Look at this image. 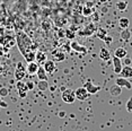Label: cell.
<instances>
[{
	"instance_id": "52a82bcc",
	"label": "cell",
	"mask_w": 132,
	"mask_h": 131,
	"mask_svg": "<svg viewBox=\"0 0 132 131\" xmlns=\"http://www.w3.org/2000/svg\"><path fill=\"white\" fill-rule=\"evenodd\" d=\"M112 61H113V70H114V72L120 75L121 71H122V68H123V62L121 61V59L116 58V56H113Z\"/></svg>"
},
{
	"instance_id": "d6986e66",
	"label": "cell",
	"mask_w": 132,
	"mask_h": 131,
	"mask_svg": "<svg viewBox=\"0 0 132 131\" xmlns=\"http://www.w3.org/2000/svg\"><path fill=\"white\" fill-rule=\"evenodd\" d=\"M36 75H37L38 80H47V79H49V77H47V73H46L45 69L43 68V66H42V67H38Z\"/></svg>"
},
{
	"instance_id": "d590c367",
	"label": "cell",
	"mask_w": 132,
	"mask_h": 131,
	"mask_svg": "<svg viewBox=\"0 0 132 131\" xmlns=\"http://www.w3.org/2000/svg\"><path fill=\"white\" fill-rule=\"evenodd\" d=\"M103 1H104V0H103Z\"/></svg>"
},
{
	"instance_id": "ffe728a7",
	"label": "cell",
	"mask_w": 132,
	"mask_h": 131,
	"mask_svg": "<svg viewBox=\"0 0 132 131\" xmlns=\"http://www.w3.org/2000/svg\"><path fill=\"white\" fill-rule=\"evenodd\" d=\"M119 26L120 28L122 29H127L129 28V26H130V20L127 17H121V18L119 19Z\"/></svg>"
},
{
	"instance_id": "2e32d148",
	"label": "cell",
	"mask_w": 132,
	"mask_h": 131,
	"mask_svg": "<svg viewBox=\"0 0 132 131\" xmlns=\"http://www.w3.org/2000/svg\"><path fill=\"white\" fill-rule=\"evenodd\" d=\"M100 58L103 61H109L111 59V53H110V51L106 49V47H104V46L101 47V50H100Z\"/></svg>"
},
{
	"instance_id": "83f0119b",
	"label": "cell",
	"mask_w": 132,
	"mask_h": 131,
	"mask_svg": "<svg viewBox=\"0 0 132 131\" xmlns=\"http://www.w3.org/2000/svg\"><path fill=\"white\" fill-rule=\"evenodd\" d=\"M26 86H27L28 91H32V89H34V87H35V85H34V83L33 81H27L26 83Z\"/></svg>"
},
{
	"instance_id": "8fae6325",
	"label": "cell",
	"mask_w": 132,
	"mask_h": 131,
	"mask_svg": "<svg viewBox=\"0 0 132 131\" xmlns=\"http://www.w3.org/2000/svg\"><path fill=\"white\" fill-rule=\"evenodd\" d=\"M46 53L43 52V51H36V53H35V62H36L37 64H42L43 66V63L46 61Z\"/></svg>"
},
{
	"instance_id": "ba28073f",
	"label": "cell",
	"mask_w": 132,
	"mask_h": 131,
	"mask_svg": "<svg viewBox=\"0 0 132 131\" xmlns=\"http://www.w3.org/2000/svg\"><path fill=\"white\" fill-rule=\"evenodd\" d=\"M84 87H85V88L87 89V92H88V93L90 94V95L97 94L98 92L101 91V87H100V86H96V85H94L92 81H89V80L86 83L85 85H84Z\"/></svg>"
},
{
	"instance_id": "6da1fadb",
	"label": "cell",
	"mask_w": 132,
	"mask_h": 131,
	"mask_svg": "<svg viewBox=\"0 0 132 131\" xmlns=\"http://www.w3.org/2000/svg\"><path fill=\"white\" fill-rule=\"evenodd\" d=\"M61 100L67 104H73L75 101H76L75 91H72V89H64L61 94Z\"/></svg>"
},
{
	"instance_id": "4dcf8cb0",
	"label": "cell",
	"mask_w": 132,
	"mask_h": 131,
	"mask_svg": "<svg viewBox=\"0 0 132 131\" xmlns=\"http://www.w3.org/2000/svg\"><path fill=\"white\" fill-rule=\"evenodd\" d=\"M131 59L130 58H128V56H125V58H124V64L125 66H131Z\"/></svg>"
},
{
	"instance_id": "e0dca14e",
	"label": "cell",
	"mask_w": 132,
	"mask_h": 131,
	"mask_svg": "<svg viewBox=\"0 0 132 131\" xmlns=\"http://www.w3.org/2000/svg\"><path fill=\"white\" fill-rule=\"evenodd\" d=\"M110 94L112 95V96L116 97V96H120V95L122 94V88L120 87V86H118L116 84L112 85L110 87Z\"/></svg>"
},
{
	"instance_id": "7402d4cb",
	"label": "cell",
	"mask_w": 132,
	"mask_h": 131,
	"mask_svg": "<svg viewBox=\"0 0 132 131\" xmlns=\"http://www.w3.org/2000/svg\"><path fill=\"white\" fill-rule=\"evenodd\" d=\"M127 8H128V2L124 1V0H121V1L116 2V9L118 10L124 11V10H127Z\"/></svg>"
},
{
	"instance_id": "cb8c5ba5",
	"label": "cell",
	"mask_w": 132,
	"mask_h": 131,
	"mask_svg": "<svg viewBox=\"0 0 132 131\" xmlns=\"http://www.w3.org/2000/svg\"><path fill=\"white\" fill-rule=\"evenodd\" d=\"M93 13H94V10L92 9V8H89V7H84L82 8V15L84 16H86V17H88V16H92Z\"/></svg>"
},
{
	"instance_id": "5b68a950",
	"label": "cell",
	"mask_w": 132,
	"mask_h": 131,
	"mask_svg": "<svg viewBox=\"0 0 132 131\" xmlns=\"http://www.w3.org/2000/svg\"><path fill=\"white\" fill-rule=\"evenodd\" d=\"M95 32H97V27L94 23H90L84 28V31H80V35H84V36H89V35H93Z\"/></svg>"
},
{
	"instance_id": "5bb4252c",
	"label": "cell",
	"mask_w": 132,
	"mask_h": 131,
	"mask_svg": "<svg viewBox=\"0 0 132 131\" xmlns=\"http://www.w3.org/2000/svg\"><path fill=\"white\" fill-rule=\"evenodd\" d=\"M120 77H123V78H132V67L131 66H125V67L122 68V71L120 73Z\"/></svg>"
},
{
	"instance_id": "e575fe53",
	"label": "cell",
	"mask_w": 132,
	"mask_h": 131,
	"mask_svg": "<svg viewBox=\"0 0 132 131\" xmlns=\"http://www.w3.org/2000/svg\"><path fill=\"white\" fill-rule=\"evenodd\" d=\"M62 35H63V36H64V35H65V34H64V32L60 31V32H59V36H62Z\"/></svg>"
},
{
	"instance_id": "8992f818",
	"label": "cell",
	"mask_w": 132,
	"mask_h": 131,
	"mask_svg": "<svg viewBox=\"0 0 132 131\" xmlns=\"http://www.w3.org/2000/svg\"><path fill=\"white\" fill-rule=\"evenodd\" d=\"M70 47L73 50V51H76L78 53H81V54H86L87 53V47L84 46V45H80L77 41H71Z\"/></svg>"
},
{
	"instance_id": "7a4b0ae2",
	"label": "cell",
	"mask_w": 132,
	"mask_h": 131,
	"mask_svg": "<svg viewBox=\"0 0 132 131\" xmlns=\"http://www.w3.org/2000/svg\"><path fill=\"white\" fill-rule=\"evenodd\" d=\"M26 72H27V71H26V67L22 63V62H18L16 66V69H15V73H14L15 79H16L17 81L23 80L26 76Z\"/></svg>"
},
{
	"instance_id": "44dd1931",
	"label": "cell",
	"mask_w": 132,
	"mask_h": 131,
	"mask_svg": "<svg viewBox=\"0 0 132 131\" xmlns=\"http://www.w3.org/2000/svg\"><path fill=\"white\" fill-rule=\"evenodd\" d=\"M37 88L40 89L41 92H45L46 89L49 88V83H47V80H38Z\"/></svg>"
},
{
	"instance_id": "484cf974",
	"label": "cell",
	"mask_w": 132,
	"mask_h": 131,
	"mask_svg": "<svg viewBox=\"0 0 132 131\" xmlns=\"http://www.w3.org/2000/svg\"><path fill=\"white\" fill-rule=\"evenodd\" d=\"M125 109H127L128 112H132V97H130L128 100L127 104H125Z\"/></svg>"
},
{
	"instance_id": "9c48e42d",
	"label": "cell",
	"mask_w": 132,
	"mask_h": 131,
	"mask_svg": "<svg viewBox=\"0 0 132 131\" xmlns=\"http://www.w3.org/2000/svg\"><path fill=\"white\" fill-rule=\"evenodd\" d=\"M115 84L118 85V86H120L121 88H123V87L128 88V89H131L132 88V84L129 81V79L123 78V77H118L116 80H115Z\"/></svg>"
},
{
	"instance_id": "4316f807",
	"label": "cell",
	"mask_w": 132,
	"mask_h": 131,
	"mask_svg": "<svg viewBox=\"0 0 132 131\" xmlns=\"http://www.w3.org/2000/svg\"><path fill=\"white\" fill-rule=\"evenodd\" d=\"M103 41H104V42L106 43V44H111V43L113 42V37L110 36V35H106V36L103 38Z\"/></svg>"
},
{
	"instance_id": "4fadbf2b",
	"label": "cell",
	"mask_w": 132,
	"mask_h": 131,
	"mask_svg": "<svg viewBox=\"0 0 132 131\" xmlns=\"http://www.w3.org/2000/svg\"><path fill=\"white\" fill-rule=\"evenodd\" d=\"M38 67H40V64H37L35 61L28 62L27 67H26V71H27V73H29V75H34V73L37 72Z\"/></svg>"
},
{
	"instance_id": "836d02e7",
	"label": "cell",
	"mask_w": 132,
	"mask_h": 131,
	"mask_svg": "<svg viewBox=\"0 0 132 131\" xmlns=\"http://www.w3.org/2000/svg\"><path fill=\"white\" fill-rule=\"evenodd\" d=\"M2 71H4V66L2 64H0V75L2 73Z\"/></svg>"
},
{
	"instance_id": "f1b7e54d",
	"label": "cell",
	"mask_w": 132,
	"mask_h": 131,
	"mask_svg": "<svg viewBox=\"0 0 132 131\" xmlns=\"http://www.w3.org/2000/svg\"><path fill=\"white\" fill-rule=\"evenodd\" d=\"M0 106H1V108H4V109H7L8 108V104L6 103L4 100H2L1 96H0Z\"/></svg>"
},
{
	"instance_id": "f546056e",
	"label": "cell",
	"mask_w": 132,
	"mask_h": 131,
	"mask_svg": "<svg viewBox=\"0 0 132 131\" xmlns=\"http://www.w3.org/2000/svg\"><path fill=\"white\" fill-rule=\"evenodd\" d=\"M65 36H67V38H70V40H71V38L75 37V33H73V32L71 33V32L67 31V33H65Z\"/></svg>"
},
{
	"instance_id": "8d00e7d4",
	"label": "cell",
	"mask_w": 132,
	"mask_h": 131,
	"mask_svg": "<svg viewBox=\"0 0 132 131\" xmlns=\"http://www.w3.org/2000/svg\"><path fill=\"white\" fill-rule=\"evenodd\" d=\"M131 38H132V37H131Z\"/></svg>"
},
{
	"instance_id": "30bf717a",
	"label": "cell",
	"mask_w": 132,
	"mask_h": 131,
	"mask_svg": "<svg viewBox=\"0 0 132 131\" xmlns=\"http://www.w3.org/2000/svg\"><path fill=\"white\" fill-rule=\"evenodd\" d=\"M52 58L54 62H61L65 60V53L63 51H61V50H54L52 52Z\"/></svg>"
},
{
	"instance_id": "277c9868",
	"label": "cell",
	"mask_w": 132,
	"mask_h": 131,
	"mask_svg": "<svg viewBox=\"0 0 132 131\" xmlns=\"http://www.w3.org/2000/svg\"><path fill=\"white\" fill-rule=\"evenodd\" d=\"M16 88H17V92H18V96L20 98H25L26 96H27L28 88H27V86H26V83H24L23 80L17 81L16 83Z\"/></svg>"
},
{
	"instance_id": "9a60e30c",
	"label": "cell",
	"mask_w": 132,
	"mask_h": 131,
	"mask_svg": "<svg viewBox=\"0 0 132 131\" xmlns=\"http://www.w3.org/2000/svg\"><path fill=\"white\" fill-rule=\"evenodd\" d=\"M128 55V51L124 49V47H116L115 49V51H114V56H116V58H119V59H124L125 56Z\"/></svg>"
},
{
	"instance_id": "1f68e13d",
	"label": "cell",
	"mask_w": 132,
	"mask_h": 131,
	"mask_svg": "<svg viewBox=\"0 0 132 131\" xmlns=\"http://www.w3.org/2000/svg\"><path fill=\"white\" fill-rule=\"evenodd\" d=\"M93 6H94V2H93V1H88V4H87V7L90 8V7H93Z\"/></svg>"
},
{
	"instance_id": "3957f363",
	"label": "cell",
	"mask_w": 132,
	"mask_h": 131,
	"mask_svg": "<svg viewBox=\"0 0 132 131\" xmlns=\"http://www.w3.org/2000/svg\"><path fill=\"white\" fill-rule=\"evenodd\" d=\"M75 95H76V100H79V101H86L88 100L89 96H90V94L87 92V89L84 87H78L76 91H75Z\"/></svg>"
},
{
	"instance_id": "d4e9b609",
	"label": "cell",
	"mask_w": 132,
	"mask_h": 131,
	"mask_svg": "<svg viewBox=\"0 0 132 131\" xmlns=\"http://www.w3.org/2000/svg\"><path fill=\"white\" fill-rule=\"evenodd\" d=\"M8 94H9V89H8L7 87H1L0 88V96L1 97L8 96Z\"/></svg>"
},
{
	"instance_id": "603a6c76",
	"label": "cell",
	"mask_w": 132,
	"mask_h": 131,
	"mask_svg": "<svg viewBox=\"0 0 132 131\" xmlns=\"http://www.w3.org/2000/svg\"><path fill=\"white\" fill-rule=\"evenodd\" d=\"M106 35H107L106 29H104V28H98L97 29V36H98V38H101L102 41H103V38L106 36Z\"/></svg>"
},
{
	"instance_id": "7c38bea8",
	"label": "cell",
	"mask_w": 132,
	"mask_h": 131,
	"mask_svg": "<svg viewBox=\"0 0 132 131\" xmlns=\"http://www.w3.org/2000/svg\"><path fill=\"white\" fill-rule=\"evenodd\" d=\"M43 68L45 69L46 73H52L55 70V62L53 60H46L43 63Z\"/></svg>"
},
{
	"instance_id": "d6a6232c",
	"label": "cell",
	"mask_w": 132,
	"mask_h": 131,
	"mask_svg": "<svg viewBox=\"0 0 132 131\" xmlns=\"http://www.w3.org/2000/svg\"><path fill=\"white\" fill-rule=\"evenodd\" d=\"M64 115H65V113H64V112H60V113H59V117H60V118L64 117Z\"/></svg>"
},
{
	"instance_id": "ac0fdd59",
	"label": "cell",
	"mask_w": 132,
	"mask_h": 131,
	"mask_svg": "<svg viewBox=\"0 0 132 131\" xmlns=\"http://www.w3.org/2000/svg\"><path fill=\"white\" fill-rule=\"evenodd\" d=\"M120 36H121V38L124 42H129V41L131 40L132 37V33L130 32V29H122L121 33H120Z\"/></svg>"
}]
</instances>
